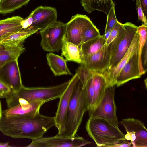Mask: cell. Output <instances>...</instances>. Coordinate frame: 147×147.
Listing matches in <instances>:
<instances>
[{
	"label": "cell",
	"mask_w": 147,
	"mask_h": 147,
	"mask_svg": "<svg viewBox=\"0 0 147 147\" xmlns=\"http://www.w3.org/2000/svg\"><path fill=\"white\" fill-rule=\"evenodd\" d=\"M89 18L86 15L77 14L72 17L66 23L64 36L69 42L77 46L82 43L81 32L82 27Z\"/></svg>",
	"instance_id": "cell-16"
},
{
	"label": "cell",
	"mask_w": 147,
	"mask_h": 147,
	"mask_svg": "<svg viewBox=\"0 0 147 147\" xmlns=\"http://www.w3.org/2000/svg\"><path fill=\"white\" fill-rule=\"evenodd\" d=\"M147 41L144 45L142 53L141 59L143 67L145 72L147 71Z\"/></svg>",
	"instance_id": "cell-34"
},
{
	"label": "cell",
	"mask_w": 147,
	"mask_h": 147,
	"mask_svg": "<svg viewBox=\"0 0 147 147\" xmlns=\"http://www.w3.org/2000/svg\"><path fill=\"white\" fill-rule=\"evenodd\" d=\"M1 11L0 10V14H1Z\"/></svg>",
	"instance_id": "cell-42"
},
{
	"label": "cell",
	"mask_w": 147,
	"mask_h": 147,
	"mask_svg": "<svg viewBox=\"0 0 147 147\" xmlns=\"http://www.w3.org/2000/svg\"><path fill=\"white\" fill-rule=\"evenodd\" d=\"M70 80L57 86L42 87H27L23 85L17 91H11L6 98L8 108L18 104L19 98L29 101H40L45 103L59 98L67 87Z\"/></svg>",
	"instance_id": "cell-3"
},
{
	"label": "cell",
	"mask_w": 147,
	"mask_h": 147,
	"mask_svg": "<svg viewBox=\"0 0 147 147\" xmlns=\"http://www.w3.org/2000/svg\"><path fill=\"white\" fill-rule=\"evenodd\" d=\"M92 72V86L94 92L93 107L98 104L103 97L108 85L102 74Z\"/></svg>",
	"instance_id": "cell-24"
},
{
	"label": "cell",
	"mask_w": 147,
	"mask_h": 147,
	"mask_svg": "<svg viewBox=\"0 0 147 147\" xmlns=\"http://www.w3.org/2000/svg\"><path fill=\"white\" fill-rule=\"evenodd\" d=\"M100 36L99 30L94 24L90 18L88 19L82 29V43Z\"/></svg>",
	"instance_id": "cell-26"
},
{
	"label": "cell",
	"mask_w": 147,
	"mask_h": 147,
	"mask_svg": "<svg viewBox=\"0 0 147 147\" xmlns=\"http://www.w3.org/2000/svg\"><path fill=\"white\" fill-rule=\"evenodd\" d=\"M2 110L1 108V103L0 101V119L2 116Z\"/></svg>",
	"instance_id": "cell-40"
},
{
	"label": "cell",
	"mask_w": 147,
	"mask_h": 147,
	"mask_svg": "<svg viewBox=\"0 0 147 147\" xmlns=\"http://www.w3.org/2000/svg\"><path fill=\"white\" fill-rule=\"evenodd\" d=\"M30 0H7L0 3L1 14H6L13 12L27 4Z\"/></svg>",
	"instance_id": "cell-28"
},
{
	"label": "cell",
	"mask_w": 147,
	"mask_h": 147,
	"mask_svg": "<svg viewBox=\"0 0 147 147\" xmlns=\"http://www.w3.org/2000/svg\"><path fill=\"white\" fill-rule=\"evenodd\" d=\"M80 2L88 13L97 10L107 15L111 8L115 6L113 0H80Z\"/></svg>",
	"instance_id": "cell-20"
},
{
	"label": "cell",
	"mask_w": 147,
	"mask_h": 147,
	"mask_svg": "<svg viewBox=\"0 0 147 147\" xmlns=\"http://www.w3.org/2000/svg\"><path fill=\"white\" fill-rule=\"evenodd\" d=\"M136 9L138 16V20H141L146 25H147L146 18L144 16L142 10L140 0H136Z\"/></svg>",
	"instance_id": "cell-33"
},
{
	"label": "cell",
	"mask_w": 147,
	"mask_h": 147,
	"mask_svg": "<svg viewBox=\"0 0 147 147\" xmlns=\"http://www.w3.org/2000/svg\"><path fill=\"white\" fill-rule=\"evenodd\" d=\"M7 0H0V3H2L5 2Z\"/></svg>",
	"instance_id": "cell-41"
},
{
	"label": "cell",
	"mask_w": 147,
	"mask_h": 147,
	"mask_svg": "<svg viewBox=\"0 0 147 147\" xmlns=\"http://www.w3.org/2000/svg\"><path fill=\"white\" fill-rule=\"evenodd\" d=\"M11 146H10L8 142L5 143H1L0 142V147H10Z\"/></svg>",
	"instance_id": "cell-39"
},
{
	"label": "cell",
	"mask_w": 147,
	"mask_h": 147,
	"mask_svg": "<svg viewBox=\"0 0 147 147\" xmlns=\"http://www.w3.org/2000/svg\"><path fill=\"white\" fill-rule=\"evenodd\" d=\"M0 81L12 92L18 91L23 86L18 59L9 62L0 67Z\"/></svg>",
	"instance_id": "cell-11"
},
{
	"label": "cell",
	"mask_w": 147,
	"mask_h": 147,
	"mask_svg": "<svg viewBox=\"0 0 147 147\" xmlns=\"http://www.w3.org/2000/svg\"><path fill=\"white\" fill-rule=\"evenodd\" d=\"M32 23L29 28L33 29H42L57 20L56 9L48 6H40L32 12Z\"/></svg>",
	"instance_id": "cell-15"
},
{
	"label": "cell",
	"mask_w": 147,
	"mask_h": 147,
	"mask_svg": "<svg viewBox=\"0 0 147 147\" xmlns=\"http://www.w3.org/2000/svg\"><path fill=\"white\" fill-rule=\"evenodd\" d=\"M132 0L134 1V0Z\"/></svg>",
	"instance_id": "cell-43"
},
{
	"label": "cell",
	"mask_w": 147,
	"mask_h": 147,
	"mask_svg": "<svg viewBox=\"0 0 147 147\" xmlns=\"http://www.w3.org/2000/svg\"><path fill=\"white\" fill-rule=\"evenodd\" d=\"M92 76L88 80L86 84V96L87 110L92 108L93 105L94 92L92 86Z\"/></svg>",
	"instance_id": "cell-30"
},
{
	"label": "cell",
	"mask_w": 147,
	"mask_h": 147,
	"mask_svg": "<svg viewBox=\"0 0 147 147\" xmlns=\"http://www.w3.org/2000/svg\"><path fill=\"white\" fill-rule=\"evenodd\" d=\"M23 19L20 16H17L0 20V40L22 29L20 23Z\"/></svg>",
	"instance_id": "cell-21"
},
{
	"label": "cell",
	"mask_w": 147,
	"mask_h": 147,
	"mask_svg": "<svg viewBox=\"0 0 147 147\" xmlns=\"http://www.w3.org/2000/svg\"><path fill=\"white\" fill-rule=\"evenodd\" d=\"M115 90V86L107 87L100 101L88 110L89 118L104 119L114 126L118 127L119 122L114 100Z\"/></svg>",
	"instance_id": "cell-5"
},
{
	"label": "cell",
	"mask_w": 147,
	"mask_h": 147,
	"mask_svg": "<svg viewBox=\"0 0 147 147\" xmlns=\"http://www.w3.org/2000/svg\"><path fill=\"white\" fill-rule=\"evenodd\" d=\"M111 57L110 53L105 44L94 53L82 55L80 65L92 72L100 73L108 68Z\"/></svg>",
	"instance_id": "cell-10"
},
{
	"label": "cell",
	"mask_w": 147,
	"mask_h": 147,
	"mask_svg": "<svg viewBox=\"0 0 147 147\" xmlns=\"http://www.w3.org/2000/svg\"><path fill=\"white\" fill-rule=\"evenodd\" d=\"M112 29H111L106 32H105V34L103 35H102L104 38L106 40L109 37Z\"/></svg>",
	"instance_id": "cell-38"
},
{
	"label": "cell",
	"mask_w": 147,
	"mask_h": 147,
	"mask_svg": "<svg viewBox=\"0 0 147 147\" xmlns=\"http://www.w3.org/2000/svg\"><path fill=\"white\" fill-rule=\"evenodd\" d=\"M66 24L57 20L40 30V45L44 51L59 52L61 49Z\"/></svg>",
	"instance_id": "cell-6"
},
{
	"label": "cell",
	"mask_w": 147,
	"mask_h": 147,
	"mask_svg": "<svg viewBox=\"0 0 147 147\" xmlns=\"http://www.w3.org/2000/svg\"><path fill=\"white\" fill-rule=\"evenodd\" d=\"M61 48V56L67 61H72L81 64L82 56L79 46L67 42L64 36L63 39Z\"/></svg>",
	"instance_id": "cell-23"
},
{
	"label": "cell",
	"mask_w": 147,
	"mask_h": 147,
	"mask_svg": "<svg viewBox=\"0 0 147 147\" xmlns=\"http://www.w3.org/2000/svg\"><path fill=\"white\" fill-rule=\"evenodd\" d=\"M125 31L126 29L124 24H123V26L118 34L112 42L107 46L110 53L111 57L114 54L120 42L123 37Z\"/></svg>",
	"instance_id": "cell-29"
},
{
	"label": "cell",
	"mask_w": 147,
	"mask_h": 147,
	"mask_svg": "<svg viewBox=\"0 0 147 147\" xmlns=\"http://www.w3.org/2000/svg\"><path fill=\"white\" fill-rule=\"evenodd\" d=\"M138 49L134 53L118 74L116 85L119 87L128 81L140 78Z\"/></svg>",
	"instance_id": "cell-17"
},
{
	"label": "cell",
	"mask_w": 147,
	"mask_h": 147,
	"mask_svg": "<svg viewBox=\"0 0 147 147\" xmlns=\"http://www.w3.org/2000/svg\"><path fill=\"white\" fill-rule=\"evenodd\" d=\"M45 103L41 101H29L19 98L18 104L2 111V116L6 117H30L39 113V110Z\"/></svg>",
	"instance_id": "cell-12"
},
{
	"label": "cell",
	"mask_w": 147,
	"mask_h": 147,
	"mask_svg": "<svg viewBox=\"0 0 147 147\" xmlns=\"http://www.w3.org/2000/svg\"><path fill=\"white\" fill-rule=\"evenodd\" d=\"M139 35L137 31L128 51L118 63L114 67L100 72L105 78L108 86H115L118 74L134 53L138 49Z\"/></svg>",
	"instance_id": "cell-13"
},
{
	"label": "cell",
	"mask_w": 147,
	"mask_h": 147,
	"mask_svg": "<svg viewBox=\"0 0 147 147\" xmlns=\"http://www.w3.org/2000/svg\"><path fill=\"white\" fill-rule=\"evenodd\" d=\"M124 24L126 29L125 33L111 57L109 66L107 69L114 67L120 61L128 51L137 31L138 26L132 23L127 22Z\"/></svg>",
	"instance_id": "cell-14"
},
{
	"label": "cell",
	"mask_w": 147,
	"mask_h": 147,
	"mask_svg": "<svg viewBox=\"0 0 147 147\" xmlns=\"http://www.w3.org/2000/svg\"><path fill=\"white\" fill-rule=\"evenodd\" d=\"M85 128L98 147H113L119 141L126 140L118 127L102 119L89 118Z\"/></svg>",
	"instance_id": "cell-4"
},
{
	"label": "cell",
	"mask_w": 147,
	"mask_h": 147,
	"mask_svg": "<svg viewBox=\"0 0 147 147\" xmlns=\"http://www.w3.org/2000/svg\"><path fill=\"white\" fill-rule=\"evenodd\" d=\"M120 123L127 133L125 139L131 141L132 147H147V130L143 121L129 117L123 119Z\"/></svg>",
	"instance_id": "cell-7"
},
{
	"label": "cell",
	"mask_w": 147,
	"mask_h": 147,
	"mask_svg": "<svg viewBox=\"0 0 147 147\" xmlns=\"http://www.w3.org/2000/svg\"><path fill=\"white\" fill-rule=\"evenodd\" d=\"M32 13L25 19H23L21 22V25L22 29H25L29 27L32 23Z\"/></svg>",
	"instance_id": "cell-35"
},
{
	"label": "cell",
	"mask_w": 147,
	"mask_h": 147,
	"mask_svg": "<svg viewBox=\"0 0 147 147\" xmlns=\"http://www.w3.org/2000/svg\"><path fill=\"white\" fill-rule=\"evenodd\" d=\"M137 32L139 35L138 49L139 67L140 74L141 76L146 73L142 63L141 55L144 45L147 41V25L144 24L138 27Z\"/></svg>",
	"instance_id": "cell-27"
},
{
	"label": "cell",
	"mask_w": 147,
	"mask_h": 147,
	"mask_svg": "<svg viewBox=\"0 0 147 147\" xmlns=\"http://www.w3.org/2000/svg\"><path fill=\"white\" fill-rule=\"evenodd\" d=\"M86 91V85L84 86L78 78L67 110L64 131L60 135L55 136L68 138L75 136L88 109Z\"/></svg>",
	"instance_id": "cell-2"
},
{
	"label": "cell",
	"mask_w": 147,
	"mask_h": 147,
	"mask_svg": "<svg viewBox=\"0 0 147 147\" xmlns=\"http://www.w3.org/2000/svg\"><path fill=\"white\" fill-rule=\"evenodd\" d=\"M107 15V22L105 32L112 29L118 21L115 14V6L111 8Z\"/></svg>",
	"instance_id": "cell-31"
},
{
	"label": "cell",
	"mask_w": 147,
	"mask_h": 147,
	"mask_svg": "<svg viewBox=\"0 0 147 147\" xmlns=\"http://www.w3.org/2000/svg\"><path fill=\"white\" fill-rule=\"evenodd\" d=\"M1 45L0 44V45Z\"/></svg>",
	"instance_id": "cell-44"
},
{
	"label": "cell",
	"mask_w": 147,
	"mask_h": 147,
	"mask_svg": "<svg viewBox=\"0 0 147 147\" xmlns=\"http://www.w3.org/2000/svg\"><path fill=\"white\" fill-rule=\"evenodd\" d=\"M106 40L102 35L82 43L79 45L82 56L94 53L100 50L106 44Z\"/></svg>",
	"instance_id": "cell-25"
},
{
	"label": "cell",
	"mask_w": 147,
	"mask_h": 147,
	"mask_svg": "<svg viewBox=\"0 0 147 147\" xmlns=\"http://www.w3.org/2000/svg\"><path fill=\"white\" fill-rule=\"evenodd\" d=\"M78 79V74L76 72L70 79L67 87L59 98L57 110L54 117L55 126L58 130L56 136L60 135L64 131L67 110L75 84Z\"/></svg>",
	"instance_id": "cell-9"
},
{
	"label": "cell",
	"mask_w": 147,
	"mask_h": 147,
	"mask_svg": "<svg viewBox=\"0 0 147 147\" xmlns=\"http://www.w3.org/2000/svg\"><path fill=\"white\" fill-rule=\"evenodd\" d=\"M92 142L82 137H64L55 136L53 137H42L32 140L27 147H80Z\"/></svg>",
	"instance_id": "cell-8"
},
{
	"label": "cell",
	"mask_w": 147,
	"mask_h": 147,
	"mask_svg": "<svg viewBox=\"0 0 147 147\" xmlns=\"http://www.w3.org/2000/svg\"><path fill=\"white\" fill-rule=\"evenodd\" d=\"M123 26V24L117 21L116 24L111 30L110 35L106 40V44L108 46L117 35Z\"/></svg>",
	"instance_id": "cell-32"
},
{
	"label": "cell",
	"mask_w": 147,
	"mask_h": 147,
	"mask_svg": "<svg viewBox=\"0 0 147 147\" xmlns=\"http://www.w3.org/2000/svg\"><path fill=\"white\" fill-rule=\"evenodd\" d=\"M141 6L145 16H147V0H140Z\"/></svg>",
	"instance_id": "cell-37"
},
{
	"label": "cell",
	"mask_w": 147,
	"mask_h": 147,
	"mask_svg": "<svg viewBox=\"0 0 147 147\" xmlns=\"http://www.w3.org/2000/svg\"><path fill=\"white\" fill-rule=\"evenodd\" d=\"M25 49L24 46L19 47L1 45L0 67L9 62L18 59Z\"/></svg>",
	"instance_id": "cell-22"
},
{
	"label": "cell",
	"mask_w": 147,
	"mask_h": 147,
	"mask_svg": "<svg viewBox=\"0 0 147 147\" xmlns=\"http://www.w3.org/2000/svg\"><path fill=\"white\" fill-rule=\"evenodd\" d=\"M54 117L40 113L33 117H6L0 119V131L4 135L16 138L34 140L43 137L55 126Z\"/></svg>",
	"instance_id": "cell-1"
},
{
	"label": "cell",
	"mask_w": 147,
	"mask_h": 147,
	"mask_svg": "<svg viewBox=\"0 0 147 147\" xmlns=\"http://www.w3.org/2000/svg\"><path fill=\"white\" fill-rule=\"evenodd\" d=\"M46 58L49 66L55 76L71 75L67 65V61L62 57L49 53L47 54Z\"/></svg>",
	"instance_id": "cell-19"
},
{
	"label": "cell",
	"mask_w": 147,
	"mask_h": 147,
	"mask_svg": "<svg viewBox=\"0 0 147 147\" xmlns=\"http://www.w3.org/2000/svg\"><path fill=\"white\" fill-rule=\"evenodd\" d=\"M40 30L28 28L21 30L9 34L0 40L1 45L19 47H23L25 40L32 34Z\"/></svg>",
	"instance_id": "cell-18"
},
{
	"label": "cell",
	"mask_w": 147,
	"mask_h": 147,
	"mask_svg": "<svg viewBox=\"0 0 147 147\" xmlns=\"http://www.w3.org/2000/svg\"><path fill=\"white\" fill-rule=\"evenodd\" d=\"M128 141L126 140H122L119 141L118 143L115 144L113 147H130L131 146L132 144L131 142H129Z\"/></svg>",
	"instance_id": "cell-36"
}]
</instances>
